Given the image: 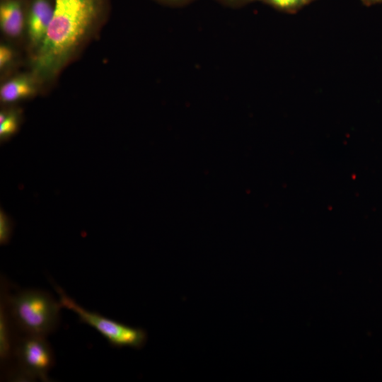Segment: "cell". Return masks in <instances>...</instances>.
I'll list each match as a JSON object with an SVG mask.
<instances>
[{
    "label": "cell",
    "instance_id": "8fae6325",
    "mask_svg": "<svg viewBox=\"0 0 382 382\" xmlns=\"http://www.w3.org/2000/svg\"><path fill=\"white\" fill-rule=\"evenodd\" d=\"M13 52L12 50L6 46L1 45L0 47V67L4 68L7 66L13 59Z\"/></svg>",
    "mask_w": 382,
    "mask_h": 382
},
{
    "label": "cell",
    "instance_id": "277c9868",
    "mask_svg": "<svg viewBox=\"0 0 382 382\" xmlns=\"http://www.w3.org/2000/svg\"><path fill=\"white\" fill-rule=\"evenodd\" d=\"M53 286L59 296L62 308L71 310L78 315L81 323L96 330L111 346L140 349L145 345L147 335L143 329L128 326L98 313L86 310L69 296L60 286L56 284Z\"/></svg>",
    "mask_w": 382,
    "mask_h": 382
},
{
    "label": "cell",
    "instance_id": "9c48e42d",
    "mask_svg": "<svg viewBox=\"0 0 382 382\" xmlns=\"http://www.w3.org/2000/svg\"><path fill=\"white\" fill-rule=\"evenodd\" d=\"M259 1L289 13H296L304 6L309 4L308 0H259Z\"/></svg>",
    "mask_w": 382,
    "mask_h": 382
},
{
    "label": "cell",
    "instance_id": "52a82bcc",
    "mask_svg": "<svg viewBox=\"0 0 382 382\" xmlns=\"http://www.w3.org/2000/svg\"><path fill=\"white\" fill-rule=\"evenodd\" d=\"M25 24L23 7L20 0H3L0 4V26L8 36L15 37Z\"/></svg>",
    "mask_w": 382,
    "mask_h": 382
},
{
    "label": "cell",
    "instance_id": "4fadbf2b",
    "mask_svg": "<svg viewBox=\"0 0 382 382\" xmlns=\"http://www.w3.org/2000/svg\"><path fill=\"white\" fill-rule=\"evenodd\" d=\"M220 4L231 8H239L259 0H216Z\"/></svg>",
    "mask_w": 382,
    "mask_h": 382
},
{
    "label": "cell",
    "instance_id": "8992f818",
    "mask_svg": "<svg viewBox=\"0 0 382 382\" xmlns=\"http://www.w3.org/2000/svg\"><path fill=\"white\" fill-rule=\"evenodd\" d=\"M54 6L50 0H32L27 16L28 37L32 45L42 43L53 17Z\"/></svg>",
    "mask_w": 382,
    "mask_h": 382
},
{
    "label": "cell",
    "instance_id": "5b68a950",
    "mask_svg": "<svg viewBox=\"0 0 382 382\" xmlns=\"http://www.w3.org/2000/svg\"><path fill=\"white\" fill-rule=\"evenodd\" d=\"M8 282L1 277L0 301V359L4 376L9 370L13 360L17 330L11 319L7 301Z\"/></svg>",
    "mask_w": 382,
    "mask_h": 382
},
{
    "label": "cell",
    "instance_id": "2e32d148",
    "mask_svg": "<svg viewBox=\"0 0 382 382\" xmlns=\"http://www.w3.org/2000/svg\"><path fill=\"white\" fill-rule=\"evenodd\" d=\"M313 0H308V3H311Z\"/></svg>",
    "mask_w": 382,
    "mask_h": 382
},
{
    "label": "cell",
    "instance_id": "ba28073f",
    "mask_svg": "<svg viewBox=\"0 0 382 382\" xmlns=\"http://www.w3.org/2000/svg\"><path fill=\"white\" fill-rule=\"evenodd\" d=\"M35 87L33 81L25 76H19L4 83L0 88V98L4 103H11L33 95Z\"/></svg>",
    "mask_w": 382,
    "mask_h": 382
},
{
    "label": "cell",
    "instance_id": "3957f363",
    "mask_svg": "<svg viewBox=\"0 0 382 382\" xmlns=\"http://www.w3.org/2000/svg\"><path fill=\"white\" fill-rule=\"evenodd\" d=\"M53 350L45 336L17 331L11 366L4 376L12 381H51L54 365Z\"/></svg>",
    "mask_w": 382,
    "mask_h": 382
},
{
    "label": "cell",
    "instance_id": "7a4b0ae2",
    "mask_svg": "<svg viewBox=\"0 0 382 382\" xmlns=\"http://www.w3.org/2000/svg\"><path fill=\"white\" fill-rule=\"evenodd\" d=\"M8 289L7 304L18 332L47 337L57 329L62 306L50 293L40 289H23L11 294Z\"/></svg>",
    "mask_w": 382,
    "mask_h": 382
},
{
    "label": "cell",
    "instance_id": "30bf717a",
    "mask_svg": "<svg viewBox=\"0 0 382 382\" xmlns=\"http://www.w3.org/2000/svg\"><path fill=\"white\" fill-rule=\"evenodd\" d=\"M16 116L12 113L1 112L0 115V134L5 137L13 134L17 128Z\"/></svg>",
    "mask_w": 382,
    "mask_h": 382
},
{
    "label": "cell",
    "instance_id": "7c38bea8",
    "mask_svg": "<svg viewBox=\"0 0 382 382\" xmlns=\"http://www.w3.org/2000/svg\"><path fill=\"white\" fill-rule=\"evenodd\" d=\"M11 232V224L8 220L1 216L0 224V241L1 244L8 242Z\"/></svg>",
    "mask_w": 382,
    "mask_h": 382
},
{
    "label": "cell",
    "instance_id": "5bb4252c",
    "mask_svg": "<svg viewBox=\"0 0 382 382\" xmlns=\"http://www.w3.org/2000/svg\"><path fill=\"white\" fill-rule=\"evenodd\" d=\"M158 1H160L163 4H165L170 6L178 7V6H183L187 4H189L195 0H158Z\"/></svg>",
    "mask_w": 382,
    "mask_h": 382
},
{
    "label": "cell",
    "instance_id": "9a60e30c",
    "mask_svg": "<svg viewBox=\"0 0 382 382\" xmlns=\"http://www.w3.org/2000/svg\"><path fill=\"white\" fill-rule=\"evenodd\" d=\"M361 3L366 6L382 4V0H361Z\"/></svg>",
    "mask_w": 382,
    "mask_h": 382
},
{
    "label": "cell",
    "instance_id": "6da1fadb",
    "mask_svg": "<svg viewBox=\"0 0 382 382\" xmlns=\"http://www.w3.org/2000/svg\"><path fill=\"white\" fill-rule=\"evenodd\" d=\"M98 2L54 0L52 19L35 59L37 74L45 76L59 69L96 19Z\"/></svg>",
    "mask_w": 382,
    "mask_h": 382
}]
</instances>
